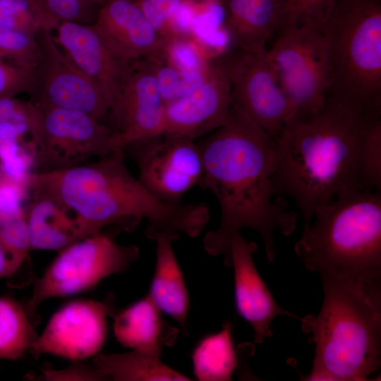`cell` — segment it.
I'll list each match as a JSON object with an SVG mask.
<instances>
[{
    "instance_id": "1",
    "label": "cell",
    "mask_w": 381,
    "mask_h": 381,
    "mask_svg": "<svg viewBox=\"0 0 381 381\" xmlns=\"http://www.w3.org/2000/svg\"><path fill=\"white\" fill-rule=\"evenodd\" d=\"M198 143L203 174L198 186L212 192L219 205L218 227L203 239L205 250L223 255L231 267V240L243 228L262 237L267 260L276 258L274 232L284 236L296 229L298 214L273 191L274 140L245 114L231 107L224 124Z\"/></svg>"
},
{
    "instance_id": "2",
    "label": "cell",
    "mask_w": 381,
    "mask_h": 381,
    "mask_svg": "<svg viewBox=\"0 0 381 381\" xmlns=\"http://www.w3.org/2000/svg\"><path fill=\"white\" fill-rule=\"evenodd\" d=\"M381 114L328 94L324 107L294 115L274 144L272 178L275 195L290 197L301 210L303 228L316 210L341 195L361 190L359 151L370 123Z\"/></svg>"
},
{
    "instance_id": "3",
    "label": "cell",
    "mask_w": 381,
    "mask_h": 381,
    "mask_svg": "<svg viewBox=\"0 0 381 381\" xmlns=\"http://www.w3.org/2000/svg\"><path fill=\"white\" fill-rule=\"evenodd\" d=\"M123 151L118 149L95 162L66 169L32 172L29 191L46 193L68 208L83 238L114 224L131 230L143 219L147 220L149 239L166 231L197 237L210 219L207 206L159 199L131 174Z\"/></svg>"
},
{
    "instance_id": "4",
    "label": "cell",
    "mask_w": 381,
    "mask_h": 381,
    "mask_svg": "<svg viewBox=\"0 0 381 381\" xmlns=\"http://www.w3.org/2000/svg\"><path fill=\"white\" fill-rule=\"evenodd\" d=\"M320 275L322 308L300 320L315 345L313 368L301 380H368L381 364V276Z\"/></svg>"
},
{
    "instance_id": "5",
    "label": "cell",
    "mask_w": 381,
    "mask_h": 381,
    "mask_svg": "<svg viewBox=\"0 0 381 381\" xmlns=\"http://www.w3.org/2000/svg\"><path fill=\"white\" fill-rule=\"evenodd\" d=\"M294 251L319 274L381 276V190H356L318 207Z\"/></svg>"
},
{
    "instance_id": "6",
    "label": "cell",
    "mask_w": 381,
    "mask_h": 381,
    "mask_svg": "<svg viewBox=\"0 0 381 381\" xmlns=\"http://www.w3.org/2000/svg\"><path fill=\"white\" fill-rule=\"evenodd\" d=\"M323 30L332 70L328 94L381 114V0H336Z\"/></svg>"
},
{
    "instance_id": "7",
    "label": "cell",
    "mask_w": 381,
    "mask_h": 381,
    "mask_svg": "<svg viewBox=\"0 0 381 381\" xmlns=\"http://www.w3.org/2000/svg\"><path fill=\"white\" fill-rule=\"evenodd\" d=\"M264 57L289 100L294 115L312 114L325 105L332 70L323 26L307 23L279 30Z\"/></svg>"
},
{
    "instance_id": "8",
    "label": "cell",
    "mask_w": 381,
    "mask_h": 381,
    "mask_svg": "<svg viewBox=\"0 0 381 381\" xmlns=\"http://www.w3.org/2000/svg\"><path fill=\"white\" fill-rule=\"evenodd\" d=\"M59 252L42 277L35 280L32 294L24 306L35 327L40 322L37 310L44 301L88 290L105 277L127 270L140 255L136 246L121 245L102 231Z\"/></svg>"
},
{
    "instance_id": "9",
    "label": "cell",
    "mask_w": 381,
    "mask_h": 381,
    "mask_svg": "<svg viewBox=\"0 0 381 381\" xmlns=\"http://www.w3.org/2000/svg\"><path fill=\"white\" fill-rule=\"evenodd\" d=\"M30 101L33 172L71 168L116 150L113 131L102 121L79 111Z\"/></svg>"
},
{
    "instance_id": "10",
    "label": "cell",
    "mask_w": 381,
    "mask_h": 381,
    "mask_svg": "<svg viewBox=\"0 0 381 381\" xmlns=\"http://www.w3.org/2000/svg\"><path fill=\"white\" fill-rule=\"evenodd\" d=\"M217 58L229 78L231 107L245 114L274 140L294 115V110L264 55L236 48Z\"/></svg>"
},
{
    "instance_id": "11",
    "label": "cell",
    "mask_w": 381,
    "mask_h": 381,
    "mask_svg": "<svg viewBox=\"0 0 381 381\" xmlns=\"http://www.w3.org/2000/svg\"><path fill=\"white\" fill-rule=\"evenodd\" d=\"M43 29L36 35L39 59L30 92L33 102L79 111L102 121L109 106L93 82L62 52L52 35Z\"/></svg>"
},
{
    "instance_id": "12",
    "label": "cell",
    "mask_w": 381,
    "mask_h": 381,
    "mask_svg": "<svg viewBox=\"0 0 381 381\" xmlns=\"http://www.w3.org/2000/svg\"><path fill=\"white\" fill-rule=\"evenodd\" d=\"M126 147L135 151L138 180L165 202L181 203L182 196L202 176L201 151L193 138L161 135Z\"/></svg>"
},
{
    "instance_id": "13",
    "label": "cell",
    "mask_w": 381,
    "mask_h": 381,
    "mask_svg": "<svg viewBox=\"0 0 381 381\" xmlns=\"http://www.w3.org/2000/svg\"><path fill=\"white\" fill-rule=\"evenodd\" d=\"M164 107L155 56L129 61L110 114L115 126L112 129L115 150L162 135Z\"/></svg>"
},
{
    "instance_id": "14",
    "label": "cell",
    "mask_w": 381,
    "mask_h": 381,
    "mask_svg": "<svg viewBox=\"0 0 381 381\" xmlns=\"http://www.w3.org/2000/svg\"><path fill=\"white\" fill-rule=\"evenodd\" d=\"M116 313L111 294L101 301H71L52 315L30 353L35 358L49 353L72 361L95 356L106 339L107 318Z\"/></svg>"
},
{
    "instance_id": "15",
    "label": "cell",
    "mask_w": 381,
    "mask_h": 381,
    "mask_svg": "<svg viewBox=\"0 0 381 381\" xmlns=\"http://www.w3.org/2000/svg\"><path fill=\"white\" fill-rule=\"evenodd\" d=\"M227 74L217 57L212 58L203 82L188 94L165 104L162 135L195 139L226 123L231 109Z\"/></svg>"
},
{
    "instance_id": "16",
    "label": "cell",
    "mask_w": 381,
    "mask_h": 381,
    "mask_svg": "<svg viewBox=\"0 0 381 381\" xmlns=\"http://www.w3.org/2000/svg\"><path fill=\"white\" fill-rule=\"evenodd\" d=\"M231 267L234 272L236 311L254 330V341L261 344L270 337L272 320L280 315L301 320V318L282 308L258 273L253 259L258 247L240 231L231 240Z\"/></svg>"
},
{
    "instance_id": "17",
    "label": "cell",
    "mask_w": 381,
    "mask_h": 381,
    "mask_svg": "<svg viewBox=\"0 0 381 381\" xmlns=\"http://www.w3.org/2000/svg\"><path fill=\"white\" fill-rule=\"evenodd\" d=\"M54 30L57 44L99 90L111 114L129 61L118 59L110 51L93 25L61 21Z\"/></svg>"
},
{
    "instance_id": "18",
    "label": "cell",
    "mask_w": 381,
    "mask_h": 381,
    "mask_svg": "<svg viewBox=\"0 0 381 381\" xmlns=\"http://www.w3.org/2000/svg\"><path fill=\"white\" fill-rule=\"evenodd\" d=\"M93 25L110 51L123 61L162 54L164 39L134 0H107Z\"/></svg>"
},
{
    "instance_id": "19",
    "label": "cell",
    "mask_w": 381,
    "mask_h": 381,
    "mask_svg": "<svg viewBox=\"0 0 381 381\" xmlns=\"http://www.w3.org/2000/svg\"><path fill=\"white\" fill-rule=\"evenodd\" d=\"M223 25L240 50L264 55L279 28L277 0H223Z\"/></svg>"
},
{
    "instance_id": "20",
    "label": "cell",
    "mask_w": 381,
    "mask_h": 381,
    "mask_svg": "<svg viewBox=\"0 0 381 381\" xmlns=\"http://www.w3.org/2000/svg\"><path fill=\"white\" fill-rule=\"evenodd\" d=\"M161 312L147 295L116 313L113 316L116 339L125 347L161 357L163 348L174 346L179 334Z\"/></svg>"
},
{
    "instance_id": "21",
    "label": "cell",
    "mask_w": 381,
    "mask_h": 381,
    "mask_svg": "<svg viewBox=\"0 0 381 381\" xmlns=\"http://www.w3.org/2000/svg\"><path fill=\"white\" fill-rule=\"evenodd\" d=\"M178 238L179 233L174 231H163L156 236V265L148 296L162 312L174 319L183 333L187 334L188 293L173 249V243Z\"/></svg>"
},
{
    "instance_id": "22",
    "label": "cell",
    "mask_w": 381,
    "mask_h": 381,
    "mask_svg": "<svg viewBox=\"0 0 381 381\" xmlns=\"http://www.w3.org/2000/svg\"><path fill=\"white\" fill-rule=\"evenodd\" d=\"M26 210L31 250H61L83 238L74 214L53 197L38 191Z\"/></svg>"
},
{
    "instance_id": "23",
    "label": "cell",
    "mask_w": 381,
    "mask_h": 381,
    "mask_svg": "<svg viewBox=\"0 0 381 381\" xmlns=\"http://www.w3.org/2000/svg\"><path fill=\"white\" fill-rule=\"evenodd\" d=\"M28 186L0 171V242L27 270H32L26 210Z\"/></svg>"
},
{
    "instance_id": "24",
    "label": "cell",
    "mask_w": 381,
    "mask_h": 381,
    "mask_svg": "<svg viewBox=\"0 0 381 381\" xmlns=\"http://www.w3.org/2000/svg\"><path fill=\"white\" fill-rule=\"evenodd\" d=\"M93 363L115 381L191 380L164 363L160 356L135 349L123 353L97 354Z\"/></svg>"
},
{
    "instance_id": "25",
    "label": "cell",
    "mask_w": 381,
    "mask_h": 381,
    "mask_svg": "<svg viewBox=\"0 0 381 381\" xmlns=\"http://www.w3.org/2000/svg\"><path fill=\"white\" fill-rule=\"evenodd\" d=\"M192 361L197 380H231L238 363L231 322L226 321L220 332L201 339L193 351Z\"/></svg>"
},
{
    "instance_id": "26",
    "label": "cell",
    "mask_w": 381,
    "mask_h": 381,
    "mask_svg": "<svg viewBox=\"0 0 381 381\" xmlns=\"http://www.w3.org/2000/svg\"><path fill=\"white\" fill-rule=\"evenodd\" d=\"M15 299L0 296V361H16L30 353L39 334Z\"/></svg>"
},
{
    "instance_id": "27",
    "label": "cell",
    "mask_w": 381,
    "mask_h": 381,
    "mask_svg": "<svg viewBox=\"0 0 381 381\" xmlns=\"http://www.w3.org/2000/svg\"><path fill=\"white\" fill-rule=\"evenodd\" d=\"M59 23L40 0H0L1 25L36 36Z\"/></svg>"
},
{
    "instance_id": "28",
    "label": "cell",
    "mask_w": 381,
    "mask_h": 381,
    "mask_svg": "<svg viewBox=\"0 0 381 381\" xmlns=\"http://www.w3.org/2000/svg\"><path fill=\"white\" fill-rule=\"evenodd\" d=\"M361 190H381V116L367 128L359 151Z\"/></svg>"
},
{
    "instance_id": "29",
    "label": "cell",
    "mask_w": 381,
    "mask_h": 381,
    "mask_svg": "<svg viewBox=\"0 0 381 381\" xmlns=\"http://www.w3.org/2000/svg\"><path fill=\"white\" fill-rule=\"evenodd\" d=\"M162 56L167 64L183 73L204 71L212 60L198 41L185 33L164 40Z\"/></svg>"
},
{
    "instance_id": "30",
    "label": "cell",
    "mask_w": 381,
    "mask_h": 381,
    "mask_svg": "<svg viewBox=\"0 0 381 381\" xmlns=\"http://www.w3.org/2000/svg\"><path fill=\"white\" fill-rule=\"evenodd\" d=\"M279 24L284 28L311 23L323 26L336 0H277Z\"/></svg>"
},
{
    "instance_id": "31",
    "label": "cell",
    "mask_w": 381,
    "mask_h": 381,
    "mask_svg": "<svg viewBox=\"0 0 381 381\" xmlns=\"http://www.w3.org/2000/svg\"><path fill=\"white\" fill-rule=\"evenodd\" d=\"M38 59L36 36L0 25V59L34 69Z\"/></svg>"
},
{
    "instance_id": "32",
    "label": "cell",
    "mask_w": 381,
    "mask_h": 381,
    "mask_svg": "<svg viewBox=\"0 0 381 381\" xmlns=\"http://www.w3.org/2000/svg\"><path fill=\"white\" fill-rule=\"evenodd\" d=\"M164 40L181 34L176 18L183 0H134Z\"/></svg>"
},
{
    "instance_id": "33",
    "label": "cell",
    "mask_w": 381,
    "mask_h": 381,
    "mask_svg": "<svg viewBox=\"0 0 381 381\" xmlns=\"http://www.w3.org/2000/svg\"><path fill=\"white\" fill-rule=\"evenodd\" d=\"M34 82V69L0 59V97H14L30 93Z\"/></svg>"
},
{
    "instance_id": "34",
    "label": "cell",
    "mask_w": 381,
    "mask_h": 381,
    "mask_svg": "<svg viewBox=\"0 0 381 381\" xmlns=\"http://www.w3.org/2000/svg\"><path fill=\"white\" fill-rule=\"evenodd\" d=\"M59 21L81 24L95 20L94 4L90 0H40Z\"/></svg>"
},
{
    "instance_id": "35",
    "label": "cell",
    "mask_w": 381,
    "mask_h": 381,
    "mask_svg": "<svg viewBox=\"0 0 381 381\" xmlns=\"http://www.w3.org/2000/svg\"><path fill=\"white\" fill-rule=\"evenodd\" d=\"M40 380L48 381L61 380H109V377L105 375L97 366H91L83 363L81 361H73L68 367L55 370L49 365L42 368V375Z\"/></svg>"
},
{
    "instance_id": "36",
    "label": "cell",
    "mask_w": 381,
    "mask_h": 381,
    "mask_svg": "<svg viewBox=\"0 0 381 381\" xmlns=\"http://www.w3.org/2000/svg\"><path fill=\"white\" fill-rule=\"evenodd\" d=\"M1 278H6L8 285L15 288H22L34 281V274L28 272L0 242V279Z\"/></svg>"
},
{
    "instance_id": "37",
    "label": "cell",
    "mask_w": 381,
    "mask_h": 381,
    "mask_svg": "<svg viewBox=\"0 0 381 381\" xmlns=\"http://www.w3.org/2000/svg\"><path fill=\"white\" fill-rule=\"evenodd\" d=\"M32 103L14 97H0V121H11L30 125Z\"/></svg>"
},
{
    "instance_id": "38",
    "label": "cell",
    "mask_w": 381,
    "mask_h": 381,
    "mask_svg": "<svg viewBox=\"0 0 381 381\" xmlns=\"http://www.w3.org/2000/svg\"><path fill=\"white\" fill-rule=\"evenodd\" d=\"M90 1L95 4H99V3H104L107 0H90Z\"/></svg>"
}]
</instances>
